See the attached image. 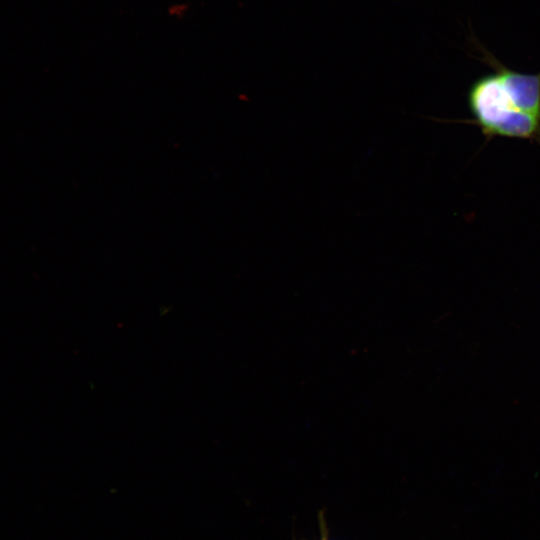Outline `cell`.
<instances>
[{
    "mask_svg": "<svg viewBox=\"0 0 540 540\" xmlns=\"http://www.w3.org/2000/svg\"><path fill=\"white\" fill-rule=\"evenodd\" d=\"M468 104L475 123L486 136L540 140V118L514 105L496 72L474 81Z\"/></svg>",
    "mask_w": 540,
    "mask_h": 540,
    "instance_id": "6da1fadb",
    "label": "cell"
},
{
    "mask_svg": "<svg viewBox=\"0 0 540 540\" xmlns=\"http://www.w3.org/2000/svg\"><path fill=\"white\" fill-rule=\"evenodd\" d=\"M483 61L499 75L514 105L519 110L540 118V72L528 74L511 70L485 51Z\"/></svg>",
    "mask_w": 540,
    "mask_h": 540,
    "instance_id": "7a4b0ae2",
    "label": "cell"
},
{
    "mask_svg": "<svg viewBox=\"0 0 540 540\" xmlns=\"http://www.w3.org/2000/svg\"><path fill=\"white\" fill-rule=\"evenodd\" d=\"M321 524H322V527H321L322 535H321L320 540H329L326 527L325 525H323V520H321Z\"/></svg>",
    "mask_w": 540,
    "mask_h": 540,
    "instance_id": "3957f363",
    "label": "cell"
}]
</instances>
